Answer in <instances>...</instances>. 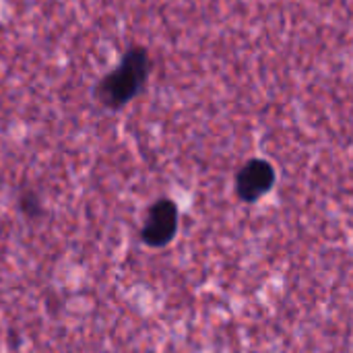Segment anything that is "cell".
Returning <instances> with one entry per match:
<instances>
[{
    "instance_id": "cell-1",
    "label": "cell",
    "mask_w": 353,
    "mask_h": 353,
    "mask_svg": "<svg viewBox=\"0 0 353 353\" xmlns=\"http://www.w3.org/2000/svg\"><path fill=\"white\" fill-rule=\"evenodd\" d=\"M151 70V60L145 48H128L122 56V62L116 70L105 74L95 89L97 101L105 108H122L126 105L143 87Z\"/></svg>"
},
{
    "instance_id": "cell-2",
    "label": "cell",
    "mask_w": 353,
    "mask_h": 353,
    "mask_svg": "<svg viewBox=\"0 0 353 353\" xmlns=\"http://www.w3.org/2000/svg\"><path fill=\"white\" fill-rule=\"evenodd\" d=\"M178 230V207L170 199H161L151 205L147 221L141 232V240L151 248H161L172 242Z\"/></svg>"
},
{
    "instance_id": "cell-3",
    "label": "cell",
    "mask_w": 353,
    "mask_h": 353,
    "mask_svg": "<svg viewBox=\"0 0 353 353\" xmlns=\"http://www.w3.org/2000/svg\"><path fill=\"white\" fill-rule=\"evenodd\" d=\"M275 184V170L269 161L252 159L236 176V192L244 203H256Z\"/></svg>"
},
{
    "instance_id": "cell-4",
    "label": "cell",
    "mask_w": 353,
    "mask_h": 353,
    "mask_svg": "<svg viewBox=\"0 0 353 353\" xmlns=\"http://www.w3.org/2000/svg\"><path fill=\"white\" fill-rule=\"evenodd\" d=\"M21 211L27 217H39L41 215V203H39L37 194H33V192L21 194Z\"/></svg>"
}]
</instances>
